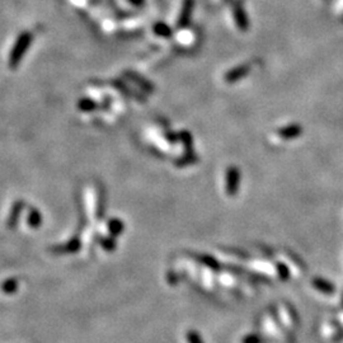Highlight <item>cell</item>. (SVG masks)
<instances>
[{
	"instance_id": "obj_7",
	"label": "cell",
	"mask_w": 343,
	"mask_h": 343,
	"mask_svg": "<svg viewBox=\"0 0 343 343\" xmlns=\"http://www.w3.org/2000/svg\"><path fill=\"white\" fill-rule=\"evenodd\" d=\"M95 107H97V104H95L94 101H92V99H82V101L79 102V108L82 111H92L94 110Z\"/></svg>"
},
{
	"instance_id": "obj_1",
	"label": "cell",
	"mask_w": 343,
	"mask_h": 343,
	"mask_svg": "<svg viewBox=\"0 0 343 343\" xmlns=\"http://www.w3.org/2000/svg\"><path fill=\"white\" fill-rule=\"evenodd\" d=\"M32 41L33 35L30 31H24V32H22L21 35L18 36L17 41H15L14 46L12 47V51L9 53V68H18L23 56L27 53L28 48H30Z\"/></svg>"
},
{
	"instance_id": "obj_2",
	"label": "cell",
	"mask_w": 343,
	"mask_h": 343,
	"mask_svg": "<svg viewBox=\"0 0 343 343\" xmlns=\"http://www.w3.org/2000/svg\"><path fill=\"white\" fill-rule=\"evenodd\" d=\"M193 6H195V0H183L182 9H180L179 17H178L177 26L179 28H186L191 23V18H192Z\"/></svg>"
},
{
	"instance_id": "obj_5",
	"label": "cell",
	"mask_w": 343,
	"mask_h": 343,
	"mask_svg": "<svg viewBox=\"0 0 343 343\" xmlns=\"http://www.w3.org/2000/svg\"><path fill=\"white\" fill-rule=\"evenodd\" d=\"M126 77H129L130 78L131 80H133L135 83L136 84H139L140 86H141L144 90H148V92H151L153 90V86H151L150 83H149L148 80H145L144 78H141L140 75H136L135 73H131V71H129V73H126Z\"/></svg>"
},
{
	"instance_id": "obj_9",
	"label": "cell",
	"mask_w": 343,
	"mask_h": 343,
	"mask_svg": "<svg viewBox=\"0 0 343 343\" xmlns=\"http://www.w3.org/2000/svg\"><path fill=\"white\" fill-rule=\"evenodd\" d=\"M129 1L135 6H141L142 4L145 3V0H129Z\"/></svg>"
},
{
	"instance_id": "obj_4",
	"label": "cell",
	"mask_w": 343,
	"mask_h": 343,
	"mask_svg": "<svg viewBox=\"0 0 343 343\" xmlns=\"http://www.w3.org/2000/svg\"><path fill=\"white\" fill-rule=\"evenodd\" d=\"M233 15L234 19H235V23H237L238 28L242 30L243 32H246L249 28V21L248 15H247L246 10L243 9V6L240 4H235L233 6Z\"/></svg>"
},
{
	"instance_id": "obj_3",
	"label": "cell",
	"mask_w": 343,
	"mask_h": 343,
	"mask_svg": "<svg viewBox=\"0 0 343 343\" xmlns=\"http://www.w3.org/2000/svg\"><path fill=\"white\" fill-rule=\"evenodd\" d=\"M249 70H251V68H249V65H247V64L235 66V68H233L225 74V82L229 84L237 83V82H239L240 79H243V78L249 74Z\"/></svg>"
},
{
	"instance_id": "obj_6",
	"label": "cell",
	"mask_w": 343,
	"mask_h": 343,
	"mask_svg": "<svg viewBox=\"0 0 343 343\" xmlns=\"http://www.w3.org/2000/svg\"><path fill=\"white\" fill-rule=\"evenodd\" d=\"M154 33L155 35L160 36V37H164V39H168L172 36V30L171 27L168 26L164 22H158L157 24H154Z\"/></svg>"
},
{
	"instance_id": "obj_8",
	"label": "cell",
	"mask_w": 343,
	"mask_h": 343,
	"mask_svg": "<svg viewBox=\"0 0 343 343\" xmlns=\"http://www.w3.org/2000/svg\"><path fill=\"white\" fill-rule=\"evenodd\" d=\"M298 131H299V129L298 128H287V129H285L284 131H282V133H284V135H286V136H293V135H295Z\"/></svg>"
}]
</instances>
